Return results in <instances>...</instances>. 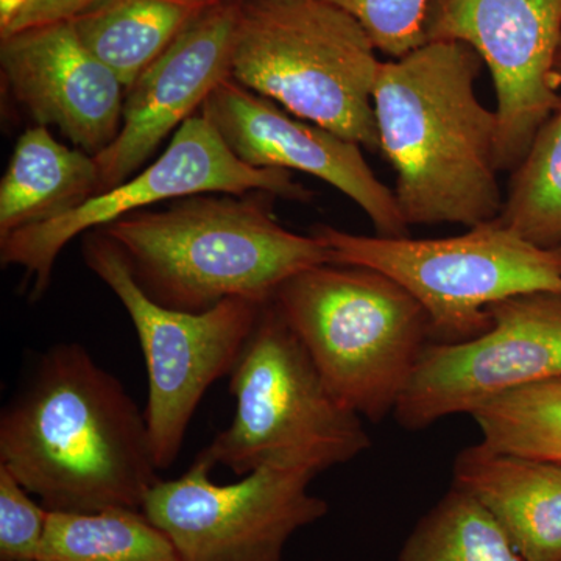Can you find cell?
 I'll return each instance as SVG.
<instances>
[{
  "label": "cell",
  "mask_w": 561,
  "mask_h": 561,
  "mask_svg": "<svg viewBox=\"0 0 561 561\" xmlns=\"http://www.w3.org/2000/svg\"><path fill=\"white\" fill-rule=\"evenodd\" d=\"M250 192H268L294 202L312 197L289 171L251 168L239 160L208 119L202 114L192 116L173 133L168 149L146 171L60 217L21 228L2 239L0 261L24 268L36 300L49 287L62 249L77 236L101 230L128 214L173 198Z\"/></svg>",
  "instance_id": "9"
},
{
  "label": "cell",
  "mask_w": 561,
  "mask_h": 561,
  "mask_svg": "<svg viewBox=\"0 0 561 561\" xmlns=\"http://www.w3.org/2000/svg\"><path fill=\"white\" fill-rule=\"evenodd\" d=\"M0 65L36 125L57 127L76 149L98 157L119 135L127 90L84 46L72 21L2 36Z\"/></svg>",
  "instance_id": "15"
},
{
  "label": "cell",
  "mask_w": 561,
  "mask_h": 561,
  "mask_svg": "<svg viewBox=\"0 0 561 561\" xmlns=\"http://www.w3.org/2000/svg\"><path fill=\"white\" fill-rule=\"evenodd\" d=\"M241 2L210 3L128 88L119 135L94 157L101 194L136 175L162 140L231 79Z\"/></svg>",
  "instance_id": "14"
},
{
  "label": "cell",
  "mask_w": 561,
  "mask_h": 561,
  "mask_svg": "<svg viewBox=\"0 0 561 561\" xmlns=\"http://www.w3.org/2000/svg\"><path fill=\"white\" fill-rule=\"evenodd\" d=\"M272 302L339 401L371 423L394 412L431 343L411 291L375 268L323 264L291 276Z\"/></svg>",
  "instance_id": "4"
},
{
  "label": "cell",
  "mask_w": 561,
  "mask_h": 561,
  "mask_svg": "<svg viewBox=\"0 0 561 561\" xmlns=\"http://www.w3.org/2000/svg\"><path fill=\"white\" fill-rule=\"evenodd\" d=\"M268 192L198 194L168 209H144L101 228L133 276L165 308L205 312L230 298L267 305L306 268L332 264L317 236L286 230Z\"/></svg>",
  "instance_id": "3"
},
{
  "label": "cell",
  "mask_w": 561,
  "mask_h": 561,
  "mask_svg": "<svg viewBox=\"0 0 561 561\" xmlns=\"http://www.w3.org/2000/svg\"><path fill=\"white\" fill-rule=\"evenodd\" d=\"M381 61L364 27L324 0H242L231 79L291 116L379 151Z\"/></svg>",
  "instance_id": "5"
},
{
  "label": "cell",
  "mask_w": 561,
  "mask_h": 561,
  "mask_svg": "<svg viewBox=\"0 0 561 561\" xmlns=\"http://www.w3.org/2000/svg\"><path fill=\"white\" fill-rule=\"evenodd\" d=\"M210 3L203 0H99L73 20L80 39L125 90Z\"/></svg>",
  "instance_id": "18"
},
{
  "label": "cell",
  "mask_w": 561,
  "mask_h": 561,
  "mask_svg": "<svg viewBox=\"0 0 561 561\" xmlns=\"http://www.w3.org/2000/svg\"><path fill=\"white\" fill-rule=\"evenodd\" d=\"M426 39L460 41L489 66L497 99V169L515 171L561 108L551 81L561 47V0H432Z\"/></svg>",
  "instance_id": "12"
},
{
  "label": "cell",
  "mask_w": 561,
  "mask_h": 561,
  "mask_svg": "<svg viewBox=\"0 0 561 561\" xmlns=\"http://www.w3.org/2000/svg\"><path fill=\"white\" fill-rule=\"evenodd\" d=\"M38 561H183L140 508L49 512Z\"/></svg>",
  "instance_id": "19"
},
{
  "label": "cell",
  "mask_w": 561,
  "mask_h": 561,
  "mask_svg": "<svg viewBox=\"0 0 561 561\" xmlns=\"http://www.w3.org/2000/svg\"><path fill=\"white\" fill-rule=\"evenodd\" d=\"M351 14L368 33L376 50L401 58L426 39L432 0H324Z\"/></svg>",
  "instance_id": "23"
},
{
  "label": "cell",
  "mask_w": 561,
  "mask_h": 561,
  "mask_svg": "<svg viewBox=\"0 0 561 561\" xmlns=\"http://www.w3.org/2000/svg\"><path fill=\"white\" fill-rule=\"evenodd\" d=\"M483 60L460 41H427L381 61L373 108L394 197L412 225L478 227L501 216L496 111L476 95Z\"/></svg>",
  "instance_id": "2"
},
{
  "label": "cell",
  "mask_w": 561,
  "mask_h": 561,
  "mask_svg": "<svg viewBox=\"0 0 561 561\" xmlns=\"http://www.w3.org/2000/svg\"><path fill=\"white\" fill-rule=\"evenodd\" d=\"M236 413L198 456L238 476L257 468L320 472L371 448L364 419L332 393L273 302L262 306L230 373Z\"/></svg>",
  "instance_id": "6"
},
{
  "label": "cell",
  "mask_w": 561,
  "mask_h": 561,
  "mask_svg": "<svg viewBox=\"0 0 561 561\" xmlns=\"http://www.w3.org/2000/svg\"><path fill=\"white\" fill-rule=\"evenodd\" d=\"M49 511L0 465V560L38 561Z\"/></svg>",
  "instance_id": "24"
},
{
  "label": "cell",
  "mask_w": 561,
  "mask_h": 561,
  "mask_svg": "<svg viewBox=\"0 0 561 561\" xmlns=\"http://www.w3.org/2000/svg\"><path fill=\"white\" fill-rule=\"evenodd\" d=\"M98 2L99 0H27L10 24L0 32L5 36L36 25L73 21Z\"/></svg>",
  "instance_id": "25"
},
{
  "label": "cell",
  "mask_w": 561,
  "mask_h": 561,
  "mask_svg": "<svg viewBox=\"0 0 561 561\" xmlns=\"http://www.w3.org/2000/svg\"><path fill=\"white\" fill-rule=\"evenodd\" d=\"M453 485L500 523L526 561H561V463L501 453L485 443L457 454Z\"/></svg>",
  "instance_id": "16"
},
{
  "label": "cell",
  "mask_w": 561,
  "mask_h": 561,
  "mask_svg": "<svg viewBox=\"0 0 561 561\" xmlns=\"http://www.w3.org/2000/svg\"><path fill=\"white\" fill-rule=\"evenodd\" d=\"M332 264L386 273L427 312L431 342L459 343L490 330L489 306L529 291H561V245L542 249L500 221L438 239L360 236L317 225Z\"/></svg>",
  "instance_id": "7"
},
{
  "label": "cell",
  "mask_w": 561,
  "mask_h": 561,
  "mask_svg": "<svg viewBox=\"0 0 561 561\" xmlns=\"http://www.w3.org/2000/svg\"><path fill=\"white\" fill-rule=\"evenodd\" d=\"M0 465L49 512L142 511L160 481L146 415L77 343L46 351L3 409Z\"/></svg>",
  "instance_id": "1"
},
{
  "label": "cell",
  "mask_w": 561,
  "mask_h": 561,
  "mask_svg": "<svg viewBox=\"0 0 561 561\" xmlns=\"http://www.w3.org/2000/svg\"><path fill=\"white\" fill-rule=\"evenodd\" d=\"M99 194L101 172L94 157L58 142L43 125L27 128L0 183V241Z\"/></svg>",
  "instance_id": "17"
},
{
  "label": "cell",
  "mask_w": 561,
  "mask_h": 561,
  "mask_svg": "<svg viewBox=\"0 0 561 561\" xmlns=\"http://www.w3.org/2000/svg\"><path fill=\"white\" fill-rule=\"evenodd\" d=\"M398 561H526L500 523L453 485L413 527Z\"/></svg>",
  "instance_id": "20"
},
{
  "label": "cell",
  "mask_w": 561,
  "mask_h": 561,
  "mask_svg": "<svg viewBox=\"0 0 561 561\" xmlns=\"http://www.w3.org/2000/svg\"><path fill=\"white\" fill-rule=\"evenodd\" d=\"M210 122L239 160L257 169L308 173L327 181L367 214L381 238H408L394 192L376 179L359 144L291 116L271 99L228 79L206 99Z\"/></svg>",
  "instance_id": "13"
},
{
  "label": "cell",
  "mask_w": 561,
  "mask_h": 561,
  "mask_svg": "<svg viewBox=\"0 0 561 561\" xmlns=\"http://www.w3.org/2000/svg\"><path fill=\"white\" fill-rule=\"evenodd\" d=\"M551 81L552 87L556 88L557 91H559L561 88V47L559 50V55H557L556 65H553Z\"/></svg>",
  "instance_id": "27"
},
{
  "label": "cell",
  "mask_w": 561,
  "mask_h": 561,
  "mask_svg": "<svg viewBox=\"0 0 561 561\" xmlns=\"http://www.w3.org/2000/svg\"><path fill=\"white\" fill-rule=\"evenodd\" d=\"M203 2H220V0H203Z\"/></svg>",
  "instance_id": "28"
},
{
  "label": "cell",
  "mask_w": 561,
  "mask_h": 561,
  "mask_svg": "<svg viewBox=\"0 0 561 561\" xmlns=\"http://www.w3.org/2000/svg\"><path fill=\"white\" fill-rule=\"evenodd\" d=\"M213 468L197 456L180 479H160L144 500L142 512L183 561H283L291 535L330 508L309 493L316 472L264 467L219 485Z\"/></svg>",
  "instance_id": "10"
},
{
  "label": "cell",
  "mask_w": 561,
  "mask_h": 561,
  "mask_svg": "<svg viewBox=\"0 0 561 561\" xmlns=\"http://www.w3.org/2000/svg\"><path fill=\"white\" fill-rule=\"evenodd\" d=\"M490 330L459 343H427L393 416L423 431L504 394L561 376V291L519 294L489 306Z\"/></svg>",
  "instance_id": "11"
},
{
  "label": "cell",
  "mask_w": 561,
  "mask_h": 561,
  "mask_svg": "<svg viewBox=\"0 0 561 561\" xmlns=\"http://www.w3.org/2000/svg\"><path fill=\"white\" fill-rule=\"evenodd\" d=\"M471 416L490 448L561 463V376L511 391Z\"/></svg>",
  "instance_id": "22"
},
{
  "label": "cell",
  "mask_w": 561,
  "mask_h": 561,
  "mask_svg": "<svg viewBox=\"0 0 561 561\" xmlns=\"http://www.w3.org/2000/svg\"><path fill=\"white\" fill-rule=\"evenodd\" d=\"M25 2H27V0H0V31H3V28L10 24L14 14L20 11Z\"/></svg>",
  "instance_id": "26"
},
{
  "label": "cell",
  "mask_w": 561,
  "mask_h": 561,
  "mask_svg": "<svg viewBox=\"0 0 561 561\" xmlns=\"http://www.w3.org/2000/svg\"><path fill=\"white\" fill-rule=\"evenodd\" d=\"M84 262L128 312L149 373L146 415L158 470L175 463L206 391L230 375L260 319L257 302L230 298L205 312L165 308L142 290L119 247L88 232Z\"/></svg>",
  "instance_id": "8"
},
{
  "label": "cell",
  "mask_w": 561,
  "mask_h": 561,
  "mask_svg": "<svg viewBox=\"0 0 561 561\" xmlns=\"http://www.w3.org/2000/svg\"><path fill=\"white\" fill-rule=\"evenodd\" d=\"M497 221L542 249L561 245V108L512 172Z\"/></svg>",
  "instance_id": "21"
}]
</instances>
